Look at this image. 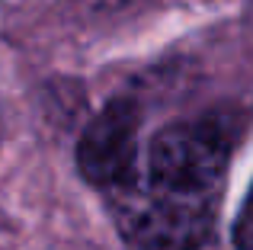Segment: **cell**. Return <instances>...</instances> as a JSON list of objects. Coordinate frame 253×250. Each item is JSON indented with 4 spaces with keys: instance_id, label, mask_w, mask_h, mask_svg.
<instances>
[{
    "instance_id": "obj_3",
    "label": "cell",
    "mask_w": 253,
    "mask_h": 250,
    "mask_svg": "<svg viewBox=\"0 0 253 250\" xmlns=\"http://www.w3.org/2000/svg\"><path fill=\"white\" fill-rule=\"evenodd\" d=\"M234 244L241 250H253V189H250L247 202H244L241 215L234 221Z\"/></svg>"
},
{
    "instance_id": "obj_4",
    "label": "cell",
    "mask_w": 253,
    "mask_h": 250,
    "mask_svg": "<svg viewBox=\"0 0 253 250\" xmlns=\"http://www.w3.org/2000/svg\"><path fill=\"white\" fill-rule=\"evenodd\" d=\"M86 3H93V6H128L135 0H86Z\"/></svg>"
},
{
    "instance_id": "obj_2",
    "label": "cell",
    "mask_w": 253,
    "mask_h": 250,
    "mask_svg": "<svg viewBox=\"0 0 253 250\" xmlns=\"http://www.w3.org/2000/svg\"><path fill=\"white\" fill-rule=\"evenodd\" d=\"M141 109L131 100H112L77 141V167L84 180L103 193L125 186L138 170Z\"/></svg>"
},
{
    "instance_id": "obj_1",
    "label": "cell",
    "mask_w": 253,
    "mask_h": 250,
    "mask_svg": "<svg viewBox=\"0 0 253 250\" xmlns=\"http://www.w3.org/2000/svg\"><path fill=\"white\" fill-rule=\"evenodd\" d=\"M228 161L231 131L221 122L161 128L135 176L106 193L122 238L141 250H199L211 238Z\"/></svg>"
}]
</instances>
